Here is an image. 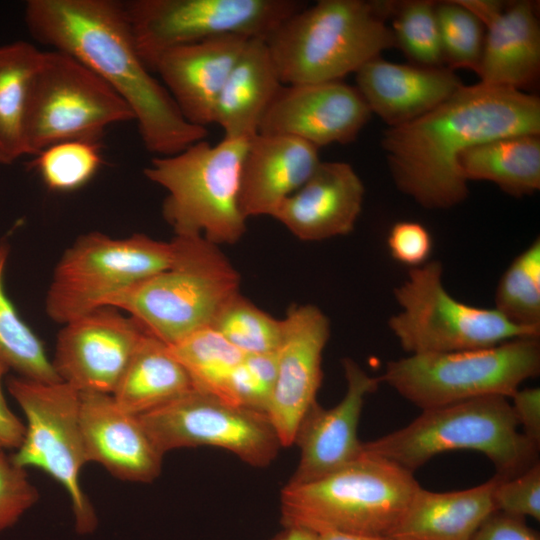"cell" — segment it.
<instances>
[{
	"instance_id": "obj_1",
	"label": "cell",
	"mask_w": 540,
	"mask_h": 540,
	"mask_svg": "<svg viewBox=\"0 0 540 540\" xmlns=\"http://www.w3.org/2000/svg\"><path fill=\"white\" fill-rule=\"evenodd\" d=\"M540 134V100L521 90L479 82L462 85L426 114L389 127L382 148L396 187L428 209H448L468 196L460 158L483 142Z\"/></svg>"
},
{
	"instance_id": "obj_2",
	"label": "cell",
	"mask_w": 540,
	"mask_h": 540,
	"mask_svg": "<svg viewBox=\"0 0 540 540\" xmlns=\"http://www.w3.org/2000/svg\"><path fill=\"white\" fill-rule=\"evenodd\" d=\"M24 20L38 42L99 76L129 106L146 150L169 156L206 138L189 123L144 64L125 13L114 0H29Z\"/></svg>"
},
{
	"instance_id": "obj_3",
	"label": "cell",
	"mask_w": 540,
	"mask_h": 540,
	"mask_svg": "<svg viewBox=\"0 0 540 540\" xmlns=\"http://www.w3.org/2000/svg\"><path fill=\"white\" fill-rule=\"evenodd\" d=\"M390 4L320 0L285 19L265 38L284 85L341 81L395 46L384 17Z\"/></svg>"
},
{
	"instance_id": "obj_4",
	"label": "cell",
	"mask_w": 540,
	"mask_h": 540,
	"mask_svg": "<svg viewBox=\"0 0 540 540\" xmlns=\"http://www.w3.org/2000/svg\"><path fill=\"white\" fill-rule=\"evenodd\" d=\"M171 242L170 267L113 296L106 305L127 312L169 346L211 327L240 293V276L218 245L202 236L175 235Z\"/></svg>"
},
{
	"instance_id": "obj_5",
	"label": "cell",
	"mask_w": 540,
	"mask_h": 540,
	"mask_svg": "<svg viewBox=\"0 0 540 540\" xmlns=\"http://www.w3.org/2000/svg\"><path fill=\"white\" fill-rule=\"evenodd\" d=\"M518 426L508 398L487 396L422 410L405 427L363 443L362 451L412 472L447 451H477L508 479L537 462L539 446Z\"/></svg>"
},
{
	"instance_id": "obj_6",
	"label": "cell",
	"mask_w": 540,
	"mask_h": 540,
	"mask_svg": "<svg viewBox=\"0 0 540 540\" xmlns=\"http://www.w3.org/2000/svg\"><path fill=\"white\" fill-rule=\"evenodd\" d=\"M420 487L413 472L364 453L319 479L281 492L283 526L390 536Z\"/></svg>"
},
{
	"instance_id": "obj_7",
	"label": "cell",
	"mask_w": 540,
	"mask_h": 540,
	"mask_svg": "<svg viewBox=\"0 0 540 540\" xmlns=\"http://www.w3.org/2000/svg\"><path fill=\"white\" fill-rule=\"evenodd\" d=\"M248 141L223 138L211 145L203 139L151 159L144 175L166 190L162 214L176 236H202L216 245L241 239L240 173Z\"/></svg>"
},
{
	"instance_id": "obj_8",
	"label": "cell",
	"mask_w": 540,
	"mask_h": 540,
	"mask_svg": "<svg viewBox=\"0 0 540 540\" xmlns=\"http://www.w3.org/2000/svg\"><path fill=\"white\" fill-rule=\"evenodd\" d=\"M539 372V338H518L487 348L410 354L388 362L379 378L425 410L487 396L511 398Z\"/></svg>"
},
{
	"instance_id": "obj_9",
	"label": "cell",
	"mask_w": 540,
	"mask_h": 540,
	"mask_svg": "<svg viewBox=\"0 0 540 540\" xmlns=\"http://www.w3.org/2000/svg\"><path fill=\"white\" fill-rule=\"evenodd\" d=\"M394 297L401 309L388 327L409 354L473 350L540 336V329L516 325L495 308L455 299L445 289L439 260L411 268Z\"/></svg>"
},
{
	"instance_id": "obj_10",
	"label": "cell",
	"mask_w": 540,
	"mask_h": 540,
	"mask_svg": "<svg viewBox=\"0 0 540 540\" xmlns=\"http://www.w3.org/2000/svg\"><path fill=\"white\" fill-rule=\"evenodd\" d=\"M134 120L125 101L72 56L42 51L24 118L27 155L65 141L98 142L107 127Z\"/></svg>"
},
{
	"instance_id": "obj_11",
	"label": "cell",
	"mask_w": 540,
	"mask_h": 540,
	"mask_svg": "<svg viewBox=\"0 0 540 540\" xmlns=\"http://www.w3.org/2000/svg\"><path fill=\"white\" fill-rule=\"evenodd\" d=\"M172 242L144 234L79 236L58 261L45 298L49 318L65 324L107 305L113 296L170 267Z\"/></svg>"
},
{
	"instance_id": "obj_12",
	"label": "cell",
	"mask_w": 540,
	"mask_h": 540,
	"mask_svg": "<svg viewBox=\"0 0 540 540\" xmlns=\"http://www.w3.org/2000/svg\"><path fill=\"white\" fill-rule=\"evenodd\" d=\"M7 389L22 409L25 435L12 455L20 467L38 468L56 480L68 494L76 530L92 532L97 517L80 484L88 463L79 419V392L59 381L45 383L21 376L10 377Z\"/></svg>"
},
{
	"instance_id": "obj_13",
	"label": "cell",
	"mask_w": 540,
	"mask_h": 540,
	"mask_svg": "<svg viewBox=\"0 0 540 540\" xmlns=\"http://www.w3.org/2000/svg\"><path fill=\"white\" fill-rule=\"evenodd\" d=\"M297 0H132L123 2L150 72L164 51L222 35L266 38L306 6Z\"/></svg>"
},
{
	"instance_id": "obj_14",
	"label": "cell",
	"mask_w": 540,
	"mask_h": 540,
	"mask_svg": "<svg viewBox=\"0 0 540 540\" xmlns=\"http://www.w3.org/2000/svg\"><path fill=\"white\" fill-rule=\"evenodd\" d=\"M140 419L156 448L226 449L253 466H266L281 446L266 413L193 389Z\"/></svg>"
},
{
	"instance_id": "obj_15",
	"label": "cell",
	"mask_w": 540,
	"mask_h": 540,
	"mask_svg": "<svg viewBox=\"0 0 540 540\" xmlns=\"http://www.w3.org/2000/svg\"><path fill=\"white\" fill-rule=\"evenodd\" d=\"M145 332L119 309L98 308L63 324L53 367L78 392L112 394Z\"/></svg>"
},
{
	"instance_id": "obj_16",
	"label": "cell",
	"mask_w": 540,
	"mask_h": 540,
	"mask_svg": "<svg viewBox=\"0 0 540 540\" xmlns=\"http://www.w3.org/2000/svg\"><path fill=\"white\" fill-rule=\"evenodd\" d=\"M277 374L266 415L282 447L294 443L322 382V353L330 336L328 317L315 305H293L282 319Z\"/></svg>"
},
{
	"instance_id": "obj_17",
	"label": "cell",
	"mask_w": 540,
	"mask_h": 540,
	"mask_svg": "<svg viewBox=\"0 0 540 540\" xmlns=\"http://www.w3.org/2000/svg\"><path fill=\"white\" fill-rule=\"evenodd\" d=\"M372 113L354 86L342 81L283 85L258 133L285 135L316 148L352 142Z\"/></svg>"
},
{
	"instance_id": "obj_18",
	"label": "cell",
	"mask_w": 540,
	"mask_h": 540,
	"mask_svg": "<svg viewBox=\"0 0 540 540\" xmlns=\"http://www.w3.org/2000/svg\"><path fill=\"white\" fill-rule=\"evenodd\" d=\"M347 390L342 400L325 409L317 401L297 429L294 443L300 460L288 483L301 484L326 476L357 459L362 442L357 432L365 397L378 389L381 380L369 375L354 360L343 359Z\"/></svg>"
},
{
	"instance_id": "obj_19",
	"label": "cell",
	"mask_w": 540,
	"mask_h": 540,
	"mask_svg": "<svg viewBox=\"0 0 540 540\" xmlns=\"http://www.w3.org/2000/svg\"><path fill=\"white\" fill-rule=\"evenodd\" d=\"M79 419L88 462L123 481L149 483L159 476L163 454L140 416L122 409L111 394L79 392Z\"/></svg>"
},
{
	"instance_id": "obj_20",
	"label": "cell",
	"mask_w": 540,
	"mask_h": 540,
	"mask_svg": "<svg viewBox=\"0 0 540 540\" xmlns=\"http://www.w3.org/2000/svg\"><path fill=\"white\" fill-rule=\"evenodd\" d=\"M249 39L217 36L170 48L157 58L152 72L160 75L189 123L204 128L213 124L220 92Z\"/></svg>"
},
{
	"instance_id": "obj_21",
	"label": "cell",
	"mask_w": 540,
	"mask_h": 540,
	"mask_svg": "<svg viewBox=\"0 0 540 540\" xmlns=\"http://www.w3.org/2000/svg\"><path fill=\"white\" fill-rule=\"evenodd\" d=\"M364 193L363 182L349 163L321 161L271 217L302 241L347 235L362 211Z\"/></svg>"
},
{
	"instance_id": "obj_22",
	"label": "cell",
	"mask_w": 540,
	"mask_h": 540,
	"mask_svg": "<svg viewBox=\"0 0 540 540\" xmlns=\"http://www.w3.org/2000/svg\"><path fill=\"white\" fill-rule=\"evenodd\" d=\"M318 148L298 138L257 133L249 139L240 173L239 208L247 220L272 216L321 162Z\"/></svg>"
},
{
	"instance_id": "obj_23",
	"label": "cell",
	"mask_w": 540,
	"mask_h": 540,
	"mask_svg": "<svg viewBox=\"0 0 540 540\" xmlns=\"http://www.w3.org/2000/svg\"><path fill=\"white\" fill-rule=\"evenodd\" d=\"M463 84L450 68L398 64L376 57L356 72L371 113L396 127L431 111Z\"/></svg>"
},
{
	"instance_id": "obj_24",
	"label": "cell",
	"mask_w": 540,
	"mask_h": 540,
	"mask_svg": "<svg viewBox=\"0 0 540 540\" xmlns=\"http://www.w3.org/2000/svg\"><path fill=\"white\" fill-rule=\"evenodd\" d=\"M485 29L477 71L480 82L517 90L534 84L540 70V27L534 5L513 3Z\"/></svg>"
},
{
	"instance_id": "obj_25",
	"label": "cell",
	"mask_w": 540,
	"mask_h": 540,
	"mask_svg": "<svg viewBox=\"0 0 540 540\" xmlns=\"http://www.w3.org/2000/svg\"><path fill=\"white\" fill-rule=\"evenodd\" d=\"M498 476L475 487L433 492L421 486L391 533L393 540H471L496 511L493 494Z\"/></svg>"
},
{
	"instance_id": "obj_26",
	"label": "cell",
	"mask_w": 540,
	"mask_h": 540,
	"mask_svg": "<svg viewBox=\"0 0 540 540\" xmlns=\"http://www.w3.org/2000/svg\"><path fill=\"white\" fill-rule=\"evenodd\" d=\"M283 85L265 39L250 38L220 92L213 124L223 138H252Z\"/></svg>"
},
{
	"instance_id": "obj_27",
	"label": "cell",
	"mask_w": 540,
	"mask_h": 540,
	"mask_svg": "<svg viewBox=\"0 0 540 540\" xmlns=\"http://www.w3.org/2000/svg\"><path fill=\"white\" fill-rule=\"evenodd\" d=\"M193 389L169 345L145 332L111 395L122 409L140 416Z\"/></svg>"
},
{
	"instance_id": "obj_28",
	"label": "cell",
	"mask_w": 540,
	"mask_h": 540,
	"mask_svg": "<svg viewBox=\"0 0 540 540\" xmlns=\"http://www.w3.org/2000/svg\"><path fill=\"white\" fill-rule=\"evenodd\" d=\"M467 181H489L505 193L522 197L540 189V137L523 134L478 144L460 158Z\"/></svg>"
},
{
	"instance_id": "obj_29",
	"label": "cell",
	"mask_w": 540,
	"mask_h": 540,
	"mask_svg": "<svg viewBox=\"0 0 540 540\" xmlns=\"http://www.w3.org/2000/svg\"><path fill=\"white\" fill-rule=\"evenodd\" d=\"M42 51L31 43L0 45V161L27 155L24 118L29 88Z\"/></svg>"
},
{
	"instance_id": "obj_30",
	"label": "cell",
	"mask_w": 540,
	"mask_h": 540,
	"mask_svg": "<svg viewBox=\"0 0 540 540\" xmlns=\"http://www.w3.org/2000/svg\"><path fill=\"white\" fill-rule=\"evenodd\" d=\"M10 246L0 241V359L19 376L45 383L61 381L43 343L21 319L4 287Z\"/></svg>"
},
{
	"instance_id": "obj_31",
	"label": "cell",
	"mask_w": 540,
	"mask_h": 540,
	"mask_svg": "<svg viewBox=\"0 0 540 540\" xmlns=\"http://www.w3.org/2000/svg\"><path fill=\"white\" fill-rule=\"evenodd\" d=\"M169 347L195 390L223 400L230 375L245 357L212 327L198 330Z\"/></svg>"
},
{
	"instance_id": "obj_32",
	"label": "cell",
	"mask_w": 540,
	"mask_h": 540,
	"mask_svg": "<svg viewBox=\"0 0 540 540\" xmlns=\"http://www.w3.org/2000/svg\"><path fill=\"white\" fill-rule=\"evenodd\" d=\"M510 322L540 329V239L517 255L501 276L495 307Z\"/></svg>"
},
{
	"instance_id": "obj_33",
	"label": "cell",
	"mask_w": 540,
	"mask_h": 540,
	"mask_svg": "<svg viewBox=\"0 0 540 540\" xmlns=\"http://www.w3.org/2000/svg\"><path fill=\"white\" fill-rule=\"evenodd\" d=\"M211 327L245 355L276 352L283 335L282 320L240 293L222 308Z\"/></svg>"
},
{
	"instance_id": "obj_34",
	"label": "cell",
	"mask_w": 540,
	"mask_h": 540,
	"mask_svg": "<svg viewBox=\"0 0 540 540\" xmlns=\"http://www.w3.org/2000/svg\"><path fill=\"white\" fill-rule=\"evenodd\" d=\"M391 31L398 45L417 65L438 67L444 62L435 3L408 1L391 5Z\"/></svg>"
},
{
	"instance_id": "obj_35",
	"label": "cell",
	"mask_w": 540,
	"mask_h": 540,
	"mask_svg": "<svg viewBox=\"0 0 540 540\" xmlns=\"http://www.w3.org/2000/svg\"><path fill=\"white\" fill-rule=\"evenodd\" d=\"M35 159L46 186L53 191L67 192L85 185L101 165L98 142L65 141L53 144Z\"/></svg>"
},
{
	"instance_id": "obj_36",
	"label": "cell",
	"mask_w": 540,
	"mask_h": 540,
	"mask_svg": "<svg viewBox=\"0 0 540 540\" xmlns=\"http://www.w3.org/2000/svg\"><path fill=\"white\" fill-rule=\"evenodd\" d=\"M444 61L450 69H470L477 73L482 56L485 27L457 1L435 4Z\"/></svg>"
},
{
	"instance_id": "obj_37",
	"label": "cell",
	"mask_w": 540,
	"mask_h": 540,
	"mask_svg": "<svg viewBox=\"0 0 540 540\" xmlns=\"http://www.w3.org/2000/svg\"><path fill=\"white\" fill-rule=\"evenodd\" d=\"M6 450L0 445V532L14 525L39 498L26 469L18 466Z\"/></svg>"
},
{
	"instance_id": "obj_38",
	"label": "cell",
	"mask_w": 540,
	"mask_h": 540,
	"mask_svg": "<svg viewBox=\"0 0 540 540\" xmlns=\"http://www.w3.org/2000/svg\"><path fill=\"white\" fill-rule=\"evenodd\" d=\"M497 476V475H496ZM496 511L540 520V463L535 462L519 475L498 482L493 494Z\"/></svg>"
},
{
	"instance_id": "obj_39",
	"label": "cell",
	"mask_w": 540,
	"mask_h": 540,
	"mask_svg": "<svg viewBox=\"0 0 540 540\" xmlns=\"http://www.w3.org/2000/svg\"><path fill=\"white\" fill-rule=\"evenodd\" d=\"M387 246L394 260L413 268L429 261L433 239L424 225L415 221H399L388 233Z\"/></svg>"
},
{
	"instance_id": "obj_40",
	"label": "cell",
	"mask_w": 540,
	"mask_h": 540,
	"mask_svg": "<svg viewBox=\"0 0 540 540\" xmlns=\"http://www.w3.org/2000/svg\"><path fill=\"white\" fill-rule=\"evenodd\" d=\"M471 540H540L539 533L525 518L493 512L477 529Z\"/></svg>"
},
{
	"instance_id": "obj_41",
	"label": "cell",
	"mask_w": 540,
	"mask_h": 540,
	"mask_svg": "<svg viewBox=\"0 0 540 540\" xmlns=\"http://www.w3.org/2000/svg\"><path fill=\"white\" fill-rule=\"evenodd\" d=\"M512 408L523 434L540 446V389H518L511 397Z\"/></svg>"
},
{
	"instance_id": "obj_42",
	"label": "cell",
	"mask_w": 540,
	"mask_h": 540,
	"mask_svg": "<svg viewBox=\"0 0 540 540\" xmlns=\"http://www.w3.org/2000/svg\"><path fill=\"white\" fill-rule=\"evenodd\" d=\"M10 368L0 359V445L17 449L25 435V424L10 409L2 389L4 376Z\"/></svg>"
},
{
	"instance_id": "obj_43",
	"label": "cell",
	"mask_w": 540,
	"mask_h": 540,
	"mask_svg": "<svg viewBox=\"0 0 540 540\" xmlns=\"http://www.w3.org/2000/svg\"><path fill=\"white\" fill-rule=\"evenodd\" d=\"M457 2L479 19L484 27L505 8V5L499 1L460 0Z\"/></svg>"
},
{
	"instance_id": "obj_44",
	"label": "cell",
	"mask_w": 540,
	"mask_h": 540,
	"mask_svg": "<svg viewBox=\"0 0 540 540\" xmlns=\"http://www.w3.org/2000/svg\"><path fill=\"white\" fill-rule=\"evenodd\" d=\"M315 532L318 540H393L390 536L361 535L333 529H321Z\"/></svg>"
},
{
	"instance_id": "obj_45",
	"label": "cell",
	"mask_w": 540,
	"mask_h": 540,
	"mask_svg": "<svg viewBox=\"0 0 540 540\" xmlns=\"http://www.w3.org/2000/svg\"><path fill=\"white\" fill-rule=\"evenodd\" d=\"M270 540H318L316 532L298 526H284L283 530Z\"/></svg>"
},
{
	"instance_id": "obj_46",
	"label": "cell",
	"mask_w": 540,
	"mask_h": 540,
	"mask_svg": "<svg viewBox=\"0 0 540 540\" xmlns=\"http://www.w3.org/2000/svg\"><path fill=\"white\" fill-rule=\"evenodd\" d=\"M0 164H1V161H0Z\"/></svg>"
}]
</instances>
